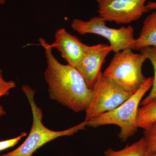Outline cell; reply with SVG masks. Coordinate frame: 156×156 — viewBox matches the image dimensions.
I'll return each instance as SVG.
<instances>
[{"mask_svg": "<svg viewBox=\"0 0 156 156\" xmlns=\"http://www.w3.org/2000/svg\"><path fill=\"white\" fill-rule=\"evenodd\" d=\"M39 42L47 58L44 78L50 99L76 112L86 110L92 98V89L76 68L58 61L53 56V48L44 39L40 38Z\"/></svg>", "mask_w": 156, "mask_h": 156, "instance_id": "6da1fadb", "label": "cell"}, {"mask_svg": "<svg viewBox=\"0 0 156 156\" xmlns=\"http://www.w3.org/2000/svg\"><path fill=\"white\" fill-rule=\"evenodd\" d=\"M30 105L33 116V123L27 138L22 144L14 151L0 156H33L36 151L48 143L61 136H72L83 130L88 122L84 121L80 124L66 130L54 131L43 124V113L35 100L36 91L27 85L22 87Z\"/></svg>", "mask_w": 156, "mask_h": 156, "instance_id": "7a4b0ae2", "label": "cell"}, {"mask_svg": "<svg viewBox=\"0 0 156 156\" xmlns=\"http://www.w3.org/2000/svg\"><path fill=\"white\" fill-rule=\"evenodd\" d=\"M153 82V78H147L139 89L128 100L111 111L99 115L87 122V126L97 128L105 125H116L120 129L118 136L123 142H126L137 131L136 117L139 105L143 98L151 88Z\"/></svg>", "mask_w": 156, "mask_h": 156, "instance_id": "3957f363", "label": "cell"}, {"mask_svg": "<svg viewBox=\"0 0 156 156\" xmlns=\"http://www.w3.org/2000/svg\"><path fill=\"white\" fill-rule=\"evenodd\" d=\"M146 59L142 53L137 54L131 49H125L115 53L103 75L123 90L135 93L146 80L142 69Z\"/></svg>", "mask_w": 156, "mask_h": 156, "instance_id": "277c9868", "label": "cell"}, {"mask_svg": "<svg viewBox=\"0 0 156 156\" xmlns=\"http://www.w3.org/2000/svg\"><path fill=\"white\" fill-rule=\"evenodd\" d=\"M106 22L99 16L91 17L87 21L75 19L73 20L71 27L81 35L95 34L105 38L108 40L115 53L125 49L134 50L136 39L134 37V28L132 26L112 28L107 26Z\"/></svg>", "mask_w": 156, "mask_h": 156, "instance_id": "5b68a950", "label": "cell"}, {"mask_svg": "<svg viewBox=\"0 0 156 156\" xmlns=\"http://www.w3.org/2000/svg\"><path fill=\"white\" fill-rule=\"evenodd\" d=\"M93 94L86 110L84 121L113 110L128 100L133 93L120 88L106 79L103 73L92 89Z\"/></svg>", "mask_w": 156, "mask_h": 156, "instance_id": "8992f818", "label": "cell"}, {"mask_svg": "<svg viewBox=\"0 0 156 156\" xmlns=\"http://www.w3.org/2000/svg\"><path fill=\"white\" fill-rule=\"evenodd\" d=\"M147 0H96L98 13L105 20L127 24L138 20L148 12Z\"/></svg>", "mask_w": 156, "mask_h": 156, "instance_id": "52a82bcc", "label": "cell"}, {"mask_svg": "<svg viewBox=\"0 0 156 156\" xmlns=\"http://www.w3.org/2000/svg\"><path fill=\"white\" fill-rule=\"evenodd\" d=\"M112 51V47L105 44L88 46L83 58L76 68L92 90L102 74L101 68L105 58Z\"/></svg>", "mask_w": 156, "mask_h": 156, "instance_id": "ba28073f", "label": "cell"}, {"mask_svg": "<svg viewBox=\"0 0 156 156\" xmlns=\"http://www.w3.org/2000/svg\"><path fill=\"white\" fill-rule=\"evenodd\" d=\"M55 40L50 45L60 52L61 56L68 64L76 68L83 58L88 45L81 41L77 37L68 32L64 28L56 31Z\"/></svg>", "mask_w": 156, "mask_h": 156, "instance_id": "9c48e42d", "label": "cell"}, {"mask_svg": "<svg viewBox=\"0 0 156 156\" xmlns=\"http://www.w3.org/2000/svg\"><path fill=\"white\" fill-rule=\"evenodd\" d=\"M147 47L156 48V11L144 20L139 37L135 40L134 50Z\"/></svg>", "mask_w": 156, "mask_h": 156, "instance_id": "30bf717a", "label": "cell"}, {"mask_svg": "<svg viewBox=\"0 0 156 156\" xmlns=\"http://www.w3.org/2000/svg\"><path fill=\"white\" fill-rule=\"evenodd\" d=\"M105 156H152L143 137L120 150L108 148L104 151Z\"/></svg>", "mask_w": 156, "mask_h": 156, "instance_id": "8fae6325", "label": "cell"}, {"mask_svg": "<svg viewBox=\"0 0 156 156\" xmlns=\"http://www.w3.org/2000/svg\"><path fill=\"white\" fill-rule=\"evenodd\" d=\"M156 122V98L138 109L136 126L144 129Z\"/></svg>", "mask_w": 156, "mask_h": 156, "instance_id": "7c38bea8", "label": "cell"}, {"mask_svg": "<svg viewBox=\"0 0 156 156\" xmlns=\"http://www.w3.org/2000/svg\"><path fill=\"white\" fill-rule=\"evenodd\" d=\"M140 53L144 54L147 59L151 61L154 71L153 82L149 94L141 101V106L145 105L151 101L156 98V48L147 47L140 50Z\"/></svg>", "mask_w": 156, "mask_h": 156, "instance_id": "4fadbf2b", "label": "cell"}, {"mask_svg": "<svg viewBox=\"0 0 156 156\" xmlns=\"http://www.w3.org/2000/svg\"><path fill=\"white\" fill-rule=\"evenodd\" d=\"M143 137L151 153L156 151V122L144 129Z\"/></svg>", "mask_w": 156, "mask_h": 156, "instance_id": "5bb4252c", "label": "cell"}, {"mask_svg": "<svg viewBox=\"0 0 156 156\" xmlns=\"http://www.w3.org/2000/svg\"><path fill=\"white\" fill-rule=\"evenodd\" d=\"M2 73V70L0 69V98L2 96L10 95V90L15 88L16 86L14 81L5 80L3 78ZM6 115V112L3 107L0 105V118Z\"/></svg>", "mask_w": 156, "mask_h": 156, "instance_id": "9a60e30c", "label": "cell"}, {"mask_svg": "<svg viewBox=\"0 0 156 156\" xmlns=\"http://www.w3.org/2000/svg\"><path fill=\"white\" fill-rule=\"evenodd\" d=\"M27 135V133L22 132L20 133L19 136L15 138L0 141V151L5 150L9 148L13 147L16 145L20 141V140L24 136H26Z\"/></svg>", "mask_w": 156, "mask_h": 156, "instance_id": "2e32d148", "label": "cell"}, {"mask_svg": "<svg viewBox=\"0 0 156 156\" xmlns=\"http://www.w3.org/2000/svg\"><path fill=\"white\" fill-rule=\"evenodd\" d=\"M147 8L149 11H152V10H156V2H148L146 4Z\"/></svg>", "mask_w": 156, "mask_h": 156, "instance_id": "e0dca14e", "label": "cell"}, {"mask_svg": "<svg viewBox=\"0 0 156 156\" xmlns=\"http://www.w3.org/2000/svg\"><path fill=\"white\" fill-rule=\"evenodd\" d=\"M6 0H0V5H3L5 2Z\"/></svg>", "mask_w": 156, "mask_h": 156, "instance_id": "ac0fdd59", "label": "cell"}, {"mask_svg": "<svg viewBox=\"0 0 156 156\" xmlns=\"http://www.w3.org/2000/svg\"><path fill=\"white\" fill-rule=\"evenodd\" d=\"M152 156H156V151L152 153Z\"/></svg>", "mask_w": 156, "mask_h": 156, "instance_id": "d6986e66", "label": "cell"}]
</instances>
